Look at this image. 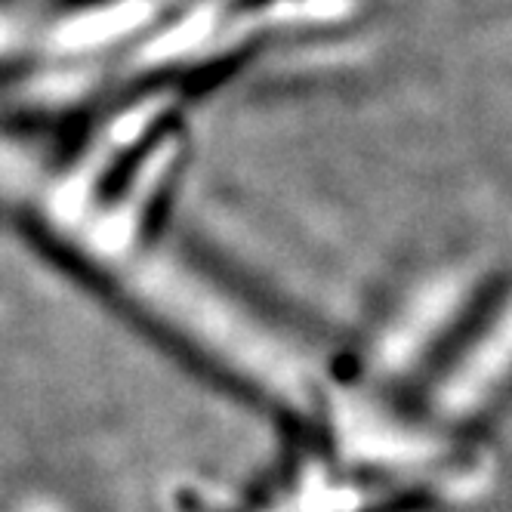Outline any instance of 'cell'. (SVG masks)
I'll return each instance as SVG.
<instances>
[]
</instances>
